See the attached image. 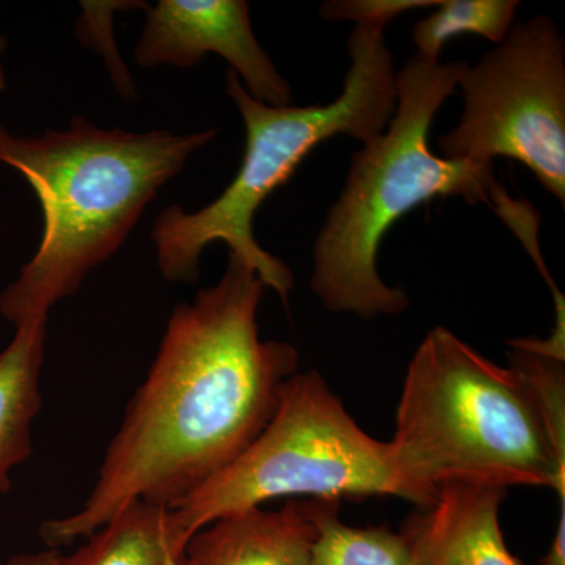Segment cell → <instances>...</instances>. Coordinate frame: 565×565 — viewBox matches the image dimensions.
Wrapping results in <instances>:
<instances>
[{
    "label": "cell",
    "instance_id": "1",
    "mask_svg": "<svg viewBox=\"0 0 565 565\" xmlns=\"http://www.w3.org/2000/svg\"><path fill=\"white\" fill-rule=\"evenodd\" d=\"M266 285L230 253L221 280L174 308L79 511L41 523L51 550L95 533L134 501L172 508L230 467L299 373L292 344L259 337Z\"/></svg>",
    "mask_w": 565,
    "mask_h": 565
},
{
    "label": "cell",
    "instance_id": "2",
    "mask_svg": "<svg viewBox=\"0 0 565 565\" xmlns=\"http://www.w3.org/2000/svg\"><path fill=\"white\" fill-rule=\"evenodd\" d=\"M217 136L102 129L74 117L63 131L21 137L0 122V162L25 178L43 212L39 250L0 294L3 319L14 327L47 319L120 250L163 185Z\"/></svg>",
    "mask_w": 565,
    "mask_h": 565
},
{
    "label": "cell",
    "instance_id": "3",
    "mask_svg": "<svg viewBox=\"0 0 565 565\" xmlns=\"http://www.w3.org/2000/svg\"><path fill=\"white\" fill-rule=\"evenodd\" d=\"M388 446L416 508L440 487L481 484L546 487L565 512V441L533 385L445 327L430 330L408 363Z\"/></svg>",
    "mask_w": 565,
    "mask_h": 565
},
{
    "label": "cell",
    "instance_id": "4",
    "mask_svg": "<svg viewBox=\"0 0 565 565\" xmlns=\"http://www.w3.org/2000/svg\"><path fill=\"white\" fill-rule=\"evenodd\" d=\"M467 62L408 58L396 73L397 99L381 136L352 156L344 188L316 237L311 289L327 310L371 321L404 313L411 299L382 280L379 248L394 223L435 199L494 206L505 192L493 166L434 154L430 126L456 90Z\"/></svg>",
    "mask_w": 565,
    "mask_h": 565
},
{
    "label": "cell",
    "instance_id": "5",
    "mask_svg": "<svg viewBox=\"0 0 565 565\" xmlns=\"http://www.w3.org/2000/svg\"><path fill=\"white\" fill-rule=\"evenodd\" d=\"M385 25L356 24L349 36L351 66L334 102L313 106H267L253 99L230 70L226 95L245 126L239 172L214 202L195 212L166 207L152 225L156 262L170 282H196L204 248L221 243L259 275L288 305L292 270L264 250L253 221L262 204L288 184L305 158L322 141L351 136L367 143L381 136L396 107V70L385 43Z\"/></svg>",
    "mask_w": 565,
    "mask_h": 565
},
{
    "label": "cell",
    "instance_id": "6",
    "mask_svg": "<svg viewBox=\"0 0 565 565\" xmlns=\"http://www.w3.org/2000/svg\"><path fill=\"white\" fill-rule=\"evenodd\" d=\"M373 494L415 504L388 441L363 430L326 379L308 371L286 381L273 418L243 455L169 508L170 525L185 548L215 520L277 498L341 501Z\"/></svg>",
    "mask_w": 565,
    "mask_h": 565
},
{
    "label": "cell",
    "instance_id": "7",
    "mask_svg": "<svg viewBox=\"0 0 565 565\" xmlns=\"http://www.w3.org/2000/svg\"><path fill=\"white\" fill-rule=\"evenodd\" d=\"M459 125L438 139L441 158L492 166L523 163L565 204V41L545 14L511 29L459 79Z\"/></svg>",
    "mask_w": 565,
    "mask_h": 565
},
{
    "label": "cell",
    "instance_id": "8",
    "mask_svg": "<svg viewBox=\"0 0 565 565\" xmlns=\"http://www.w3.org/2000/svg\"><path fill=\"white\" fill-rule=\"evenodd\" d=\"M143 10L147 21L134 51L141 68L188 70L217 54L253 99L291 106V87L256 39L245 0H159Z\"/></svg>",
    "mask_w": 565,
    "mask_h": 565
},
{
    "label": "cell",
    "instance_id": "9",
    "mask_svg": "<svg viewBox=\"0 0 565 565\" xmlns=\"http://www.w3.org/2000/svg\"><path fill=\"white\" fill-rule=\"evenodd\" d=\"M508 489L481 484L440 487L403 531L411 565H523L505 545L500 525Z\"/></svg>",
    "mask_w": 565,
    "mask_h": 565
},
{
    "label": "cell",
    "instance_id": "10",
    "mask_svg": "<svg viewBox=\"0 0 565 565\" xmlns=\"http://www.w3.org/2000/svg\"><path fill=\"white\" fill-rule=\"evenodd\" d=\"M316 527L308 500L245 509L192 535L189 565H310Z\"/></svg>",
    "mask_w": 565,
    "mask_h": 565
},
{
    "label": "cell",
    "instance_id": "11",
    "mask_svg": "<svg viewBox=\"0 0 565 565\" xmlns=\"http://www.w3.org/2000/svg\"><path fill=\"white\" fill-rule=\"evenodd\" d=\"M47 319L14 327L13 340L0 352V493L11 490L10 473L32 455V426L39 416L41 370Z\"/></svg>",
    "mask_w": 565,
    "mask_h": 565
},
{
    "label": "cell",
    "instance_id": "12",
    "mask_svg": "<svg viewBox=\"0 0 565 565\" xmlns=\"http://www.w3.org/2000/svg\"><path fill=\"white\" fill-rule=\"evenodd\" d=\"M84 541L61 565H189L169 509L148 501L126 505Z\"/></svg>",
    "mask_w": 565,
    "mask_h": 565
},
{
    "label": "cell",
    "instance_id": "13",
    "mask_svg": "<svg viewBox=\"0 0 565 565\" xmlns=\"http://www.w3.org/2000/svg\"><path fill=\"white\" fill-rule=\"evenodd\" d=\"M316 527L310 565H411L403 533L386 526L355 527L341 520V501L308 500Z\"/></svg>",
    "mask_w": 565,
    "mask_h": 565
},
{
    "label": "cell",
    "instance_id": "14",
    "mask_svg": "<svg viewBox=\"0 0 565 565\" xmlns=\"http://www.w3.org/2000/svg\"><path fill=\"white\" fill-rule=\"evenodd\" d=\"M520 2L516 0H444L437 11L414 29L416 55L440 62L441 50L455 36L479 35L500 44L511 32Z\"/></svg>",
    "mask_w": 565,
    "mask_h": 565
},
{
    "label": "cell",
    "instance_id": "15",
    "mask_svg": "<svg viewBox=\"0 0 565 565\" xmlns=\"http://www.w3.org/2000/svg\"><path fill=\"white\" fill-rule=\"evenodd\" d=\"M140 2H82L84 17L77 21V35L88 46L95 47L107 57L111 77L117 84L118 92L125 96H132L134 82L131 74L122 65L117 47H115L114 35H111V20L114 14L120 10L132 9V6H139Z\"/></svg>",
    "mask_w": 565,
    "mask_h": 565
},
{
    "label": "cell",
    "instance_id": "16",
    "mask_svg": "<svg viewBox=\"0 0 565 565\" xmlns=\"http://www.w3.org/2000/svg\"><path fill=\"white\" fill-rule=\"evenodd\" d=\"M438 0H329L319 14L326 21L385 25L405 11L437 7Z\"/></svg>",
    "mask_w": 565,
    "mask_h": 565
},
{
    "label": "cell",
    "instance_id": "17",
    "mask_svg": "<svg viewBox=\"0 0 565 565\" xmlns=\"http://www.w3.org/2000/svg\"><path fill=\"white\" fill-rule=\"evenodd\" d=\"M541 565H565V514H559L555 537Z\"/></svg>",
    "mask_w": 565,
    "mask_h": 565
},
{
    "label": "cell",
    "instance_id": "18",
    "mask_svg": "<svg viewBox=\"0 0 565 565\" xmlns=\"http://www.w3.org/2000/svg\"><path fill=\"white\" fill-rule=\"evenodd\" d=\"M62 553L58 550H44L39 553H22L7 561L6 565H61Z\"/></svg>",
    "mask_w": 565,
    "mask_h": 565
},
{
    "label": "cell",
    "instance_id": "19",
    "mask_svg": "<svg viewBox=\"0 0 565 565\" xmlns=\"http://www.w3.org/2000/svg\"><path fill=\"white\" fill-rule=\"evenodd\" d=\"M7 47V41L3 39L2 35H0V92L6 90L7 87V77H6V70H3V63H2V55L3 51H6Z\"/></svg>",
    "mask_w": 565,
    "mask_h": 565
}]
</instances>
